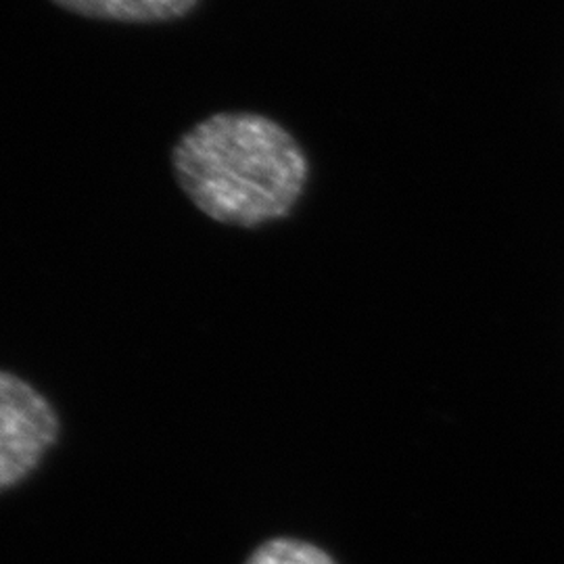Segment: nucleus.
<instances>
[{
	"label": "nucleus",
	"mask_w": 564,
	"mask_h": 564,
	"mask_svg": "<svg viewBox=\"0 0 564 564\" xmlns=\"http://www.w3.org/2000/svg\"><path fill=\"white\" fill-rule=\"evenodd\" d=\"M182 193L214 223L258 228L291 214L307 182L300 142L281 123L224 111L195 123L172 151Z\"/></svg>",
	"instance_id": "1"
},
{
	"label": "nucleus",
	"mask_w": 564,
	"mask_h": 564,
	"mask_svg": "<svg viewBox=\"0 0 564 564\" xmlns=\"http://www.w3.org/2000/svg\"><path fill=\"white\" fill-rule=\"evenodd\" d=\"M59 431V414L48 398L0 368V494L39 470Z\"/></svg>",
	"instance_id": "2"
},
{
	"label": "nucleus",
	"mask_w": 564,
	"mask_h": 564,
	"mask_svg": "<svg viewBox=\"0 0 564 564\" xmlns=\"http://www.w3.org/2000/svg\"><path fill=\"white\" fill-rule=\"evenodd\" d=\"M61 9L93 20L149 21L176 20L186 15L199 0H53Z\"/></svg>",
	"instance_id": "3"
},
{
	"label": "nucleus",
	"mask_w": 564,
	"mask_h": 564,
	"mask_svg": "<svg viewBox=\"0 0 564 564\" xmlns=\"http://www.w3.org/2000/svg\"><path fill=\"white\" fill-rule=\"evenodd\" d=\"M245 564H335L318 545L293 538H274L258 545Z\"/></svg>",
	"instance_id": "4"
}]
</instances>
